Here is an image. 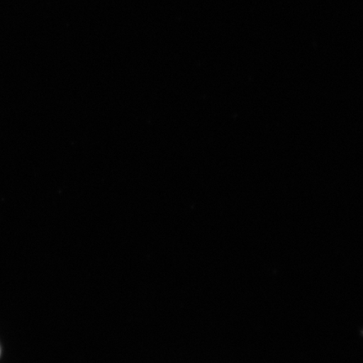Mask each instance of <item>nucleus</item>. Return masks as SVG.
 <instances>
[]
</instances>
